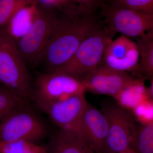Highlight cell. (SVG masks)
Returning <instances> with one entry per match:
<instances>
[{"label": "cell", "instance_id": "obj_11", "mask_svg": "<svg viewBox=\"0 0 153 153\" xmlns=\"http://www.w3.org/2000/svg\"><path fill=\"white\" fill-rule=\"evenodd\" d=\"M130 73L117 71L100 64L82 82L86 91L94 94L109 96L114 99L136 79Z\"/></svg>", "mask_w": 153, "mask_h": 153}, {"label": "cell", "instance_id": "obj_5", "mask_svg": "<svg viewBox=\"0 0 153 153\" xmlns=\"http://www.w3.org/2000/svg\"><path fill=\"white\" fill-rule=\"evenodd\" d=\"M52 7L38 6L35 21L24 36L16 41L17 48L26 65L40 63L57 20Z\"/></svg>", "mask_w": 153, "mask_h": 153}, {"label": "cell", "instance_id": "obj_15", "mask_svg": "<svg viewBox=\"0 0 153 153\" xmlns=\"http://www.w3.org/2000/svg\"><path fill=\"white\" fill-rule=\"evenodd\" d=\"M115 99L117 100L118 103L127 109H133L143 101L149 100L144 79L142 77L137 78L132 83L124 88Z\"/></svg>", "mask_w": 153, "mask_h": 153}, {"label": "cell", "instance_id": "obj_23", "mask_svg": "<svg viewBox=\"0 0 153 153\" xmlns=\"http://www.w3.org/2000/svg\"><path fill=\"white\" fill-rule=\"evenodd\" d=\"M153 101L146 100L140 103L133 109L134 115L142 123L153 121Z\"/></svg>", "mask_w": 153, "mask_h": 153}, {"label": "cell", "instance_id": "obj_19", "mask_svg": "<svg viewBox=\"0 0 153 153\" xmlns=\"http://www.w3.org/2000/svg\"><path fill=\"white\" fill-rule=\"evenodd\" d=\"M0 153H47V147L27 141H0Z\"/></svg>", "mask_w": 153, "mask_h": 153}, {"label": "cell", "instance_id": "obj_10", "mask_svg": "<svg viewBox=\"0 0 153 153\" xmlns=\"http://www.w3.org/2000/svg\"><path fill=\"white\" fill-rule=\"evenodd\" d=\"M88 103L85 94H78L38 106L59 129H67L76 125Z\"/></svg>", "mask_w": 153, "mask_h": 153}, {"label": "cell", "instance_id": "obj_9", "mask_svg": "<svg viewBox=\"0 0 153 153\" xmlns=\"http://www.w3.org/2000/svg\"><path fill=\"white\" fill-rule=\"evenodd\" d=\"M139 58L136 42L121 35L107 45L100 64L117 71L130 73L138 69L140 70Z\"/></svg>", "mask_w": 153, "mask_h": 153}, {"label": "cell", "instance_id": "obj_8", "mask_svg": "<svg viewBox=\"0 0 153 153\" xmlns=\"http://www.w3.org/2000/svg\"><path fill=\"white\" fill-rule=\"evenodd\" d=\"M101 108L108 124L107 153H118L131 146L134 116L118 103L105 102Z\"/></svg>", "mask_w": 153, "mask_h": 153}, {"label": "cell", "instance_id": "obj_24", "mask_svg": "<svg viewBox=\"0 0 153 153\" xmlns=\"http://www.w3.org/2000/svg\"><path fill=\"white\" fill-rule=\"evenodd\" d=\"M118 153H136L131 146L128 148L127 149L120 152Z\"/></svg>", "mask_w": 153, "mask_h": 153}, {"label": "cell", "instance_id": "obj_6", "mask_svg": "<svg viewBox=\"0 0 153 153\" xmlns=\"http://www.w3.org/2000/svg\"><path fill=\"white\" fill-rule=\"evenodd\" d=\"M86 91L82 81L74 76L58 71L46 72L36 77L32 97L38 106Z\"/></svg>", "mask_w": 153, "mask_h": 153}, {"label": "cell", "instance_id": "obj_2", "mask_svg": "<svg viewBox=\"0 0 153 153\" xmlns=\"http://www.w3.org/2000/svg\"><path fill=\"white\" fill-rule=\"evenodd\" d=\"M0 83L25 100L32 97L31 76L6 27L0 29Z\"/></svg>", "mask_w": 153, "mask_h": 153}, {"label": "cell", "instance_id": "obj_21", "mask_svg": "<svg viewBox=\"0 0 153 153\" xmlns=\"http://www.w3.org/2000/svg\"><path fill=\"white\" fill-rule=\"evenodd\" d=\"M27 101L0 83V120L10 111Z\"/></svg>", "mask_w": 153, "mask_h": 153}, {"label": "cell", "instance_id": "obj_12", "mask_svg": "<svg viewBox=\"0 0 153 153\" xmlns=\"http://www.w3.org/2000/svg\"><path fill=\"white\" fill-rule=\"evenodd\" d=\"M82 135L96 153H107L108 124L101 111L88 103L73 128Z\"/></svg>", "mask_w": 153, "mask_h": 153}, {"label": "cell", "instance_id": "obj_4", "mask_svg": "<svg viewBox=\"0 0 153 153\" xmlns=\"http://www.w3.org/2000/svg\"><path fill=\"white\" fill-rule=\"evenodd\" d=\"M48 128L44 121L25 103L14 108L0 120V141L25 140L38 143Z\"/></svg>", "mask_w": 153, "mask_h": 153}, {"label": "cell", "instance_id": "obj_14", "mask_svg": "<svg viewBox=\"0 0 153 153\" xmlns=\"http://www.w3.org/2000/svg\"><path fill=\"white\" fill-rule=\"evenodd\" d=\"M38 2L25 7L19 10L6 27L9 34L18 41L27 32L35 21Z\"/></svg>", "mask_w": 153, "mask_h": 153}, {"label": "cell", "instance_id": "obj_13", "mask_svg": "<svg viewBox=\"0 0 153 153\" xmlns=\"http://www.w3.org/2000/svg\"><path fill=\"white\" fill-rule=\"evenodd\" d=\"M47 147V153H96L74 128L58 130Z\"/></svg>", "mask_w": 153, "mask_h": 153}, {"label": "cell", "instance_id": "obj_1", "mask_svg": "<svg viewBox=\"0 0 153 153\" xmlns=\"http://www.w3.org/2000/svg\"><path fill=\"white\" fill-rule=\"evenodd\" d=\"M40 62L53 72L71 59L85 38L102 25L96 13H85L74 8L60 9Z\"/></svg>", "mask_w": 153, "mask_h": 153}, {"label": "cell", "instance_id": "obj_22", "mask_svg": "<svg viewBox=\"0 0 153 153\" xmlns=\"http://www.w3.org/2000/svg\"><path fill=\"white\" fill-rule=\"evenodd\" d=\"M104 3L114 7L153 14V0H104Z\"/></svg>", "mask_w": 153, "mask_h": 153}, {"label": "cell", "instance_id": "obj_18", "mask_svg": "<svg viewBox=\"0 0 153 153\" xmlns=\"http://www.w3.org/2000/svg\"><path fill=\"white\" fill-rule=\"evenodd\" d=\"M38 0H0V29L7 27L19 10Z\"/></svg>", "mask_w": 153, "mask_h": 153}, {"label": "cell", "instance_id": "obj_7", "mask_svg": "<svg viewBox=\"0 0 153 153\" xmlns=\"http://www.w3.org/2000/svg\"><path fill=\"white\" fill-rule=\"evenodd\" d=\"M102 21L117 33L135 39L153 29V14L110 5L103 3Z\"/></svg>", "mask_w": 153, "mask_h": 153}, {"label": "cell", "instance_id": "obj_20", "mask_svg": "<svg viewBox=\"0 0 153 153\" xmlns=\"http://www.w3.org/2000/svg\"><path fill=\"white\" fill-rule=\"evenodd\" d=\"M46 6L57 8L64 6H73L88 13H96L100 9L104 0H38Z\"/></svg>", "mask_w": 153, "mask_h": 153}, {"label": "cell", "instance_id": "obj_3", "mask_svg": "<svg viewBox=\"0 0 153 153\" xmlns=\"http://www.w3.org/2000/svg\"><path fill=\"white\" fill-rule=\"evenodd\" d=\"M117 34L103 21L82 41L71 59L54 71L66 73L82 81L99 66L105 48Z\"/></svg>", "mask_w": 153, "mask_h": 153}, {"label": "cell", "instance_id": "obj_16", "mask_svg": "<svg viewBox=\"0 0 153 153\" xmlns=\"http://www.w3.org/2000/svg\"><path fill=\"white\" fill-rule=\"evenodd\" d=\"M135 40L140 57L141 71L151 82L153 80V29Z\"/></svg>", "mask_w": 153, "mask_h": 153}, {"label": "cell", "instance_id": "obj_17", "mask_svg": "<svg viewBox=\"0 0 153 153\" xmlns=\"http://www.w3.org/2000/svg\"><path fill=\"white\" fill-rule=\"evenodd\" d=\"M131 147L136 153H153V122L138 123L135 121Z\"/></svg>", "mask_w": 153, "mask_h": 153}]
</instances>
